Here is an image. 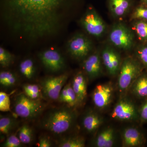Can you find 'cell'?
<instances>
[{"label": "cell", "instance_id": "cell-1", "mask_svg": "<svg viewBox=\"0 0 147 147\" xmlns=\"http://www.w3.org/2000/svg\"><path fill=\"white\" fill-rule=\"evenodd\" d=\"M84 0H0L1 18L11 29L34 39L60 34L70 13Z\"/></svg>", "mask_w": 147, "mask_h": 147}, {"label": "cell", "instance_id": "cell-2", "mask_svg": "<svg viewBox=\"0 0 147 147\" xmlns=\"http://www.w3.org/2000/svg\"><path fill=\"white\" fill-rule=\"evenodd\" d=\"M75 112L71 108L61 107L53 108L45 114L40 122L44 130L55 135H61L70 131L76 120Z\"/></svg>", "mask_w": 147, "mask_h": 147}, {"label": "cell", "instance_id": "cell-3", "mask_svg": "<svg viewBox=\"0 0 147 147\" xmlns=\"http://www.w3.org/2000/svg\"><path fill=\"white\" fill-rule=\"evenodd\" d=\"M144 66L137 58L127 57L122 62L119 71L118 86L120 91H126L143 72Z\"/></svg>", "mask_w": 147, "mask_h": 147}, {"label": "cell", "instance_id": "cell-4", "mask_svg": "<svg viewBox=\"0 0 147 147\" xmlns=\"http://www.w3.org/2000/svg\"><path fill=\"white\" fill-rule=\"evenodd\" d=\"M45 107L41 99H31L24 93L16 96L13 100L14 113L18 117L28 120L38 117L44 111Z\"/></svg>", "mask_w": 147, "mask_h": 147}, {"label": "cell", "instance_id": "cell-5", "mask_svg": "<svg viewBox=\"0 0 147 147\" xmlns=\"http://www.w3.org/2000/svg\"><path fill=\"white\" fill-rule=\"evenodd\" d=\"M135 33L133 30L121 22L113 24L108 34L110 44L123 51L131 50L135 44Z\"/></svg>", "mask_w": 147, "mask_h": 147}, {"label": "cell", "instance_id": "cell-6", "mask_svg": "<svg viewBox=\"0 0 147 147\" xmlns=\"http://www.w3.org/2000/svg\"><path fill=\"white\" fill-rule=\"evenodd\" d=\"M80 24L88 34L96 38L105 35L107 26L93 7L90 5L80 20Z\"/></svg>", "mask_w": 147, "mask_h": 147}, {"label": "cell", "instance_id": "cell-7", "mask_svg": "<svg viewBox=\"0 0 147 147\" xmlns=\"http://www.w3.org/2000/svg\"><path fill=\"white\" fill-rule=\"evenodd\" d=\"M91 40L81 33L76 34L68 40L67 43V51L74 59L83 61L90 54L93 49Z\"/></svg>", "mask_w": 147, "mask_h": 147}, {"label": "cell", "instance_id": "cell-8", "mask_svg": "<svg viewBox=\"0 0 147 147\" xmlns=\"http://www.w3.org/2000/svg\"><path fill=\"white\" fill-rule=\"evenodd\" d=\"M38 57L43 67L50 73L62 72L66 67L64 57L59 50L54 47L41 51Z\"/></svg>", "mask_w": 147, "mask_h": 147}, {"label": "cell", "instance_id": "cell-9", "mask_svg": "<svg viewBox=\"0 0 147 147\" xmlns=\"http://www.w3.org/2000/svg\"><path fill=\"white\" fill-rule=\"evenodd\" d=\"M68 74L64 73L59 76H49L42 79L40 86L43 96L51 100H58L60 94L67 81Z\"/></svg>", "mask_w": 147, "mask_h": 147}, {"label": "cell", "instance_id": "cell-10", "mask_svg": "<svg viewBox=\"0 0 147 147\" xmlns=\"http://www.w3.org/2000/svg\"><path fill=\"white\" fill-rule=\"evenodd\" d=\"M115 48L111 45H106L100 54L102 64L109 74L113 76L119 74L122 62Z\"/></svg>", "mask_w": 147, "mask_h": 147}, {"label": "cell", "instance_id": "cell-11", "mask_svg": "<svg viewBox=\"0 0 147 147\" xmlns=\"http://www.w3.org/2000/svg\"><path fill=\"white\" fill-rule=\"evenodd\" d=\"M112 117L119 121H135L139 119V110L130 100L122 99L115 106Z\"/></svg>", "mask_w": 147, "mask_h": 147}, {"label": "cell", "instance_id": "cell-12", "mask_svg": "<svg viewBox=\"0 0 147 147\" xmlns=\"http://www.w3.org/2000/svg\"><path fill=\"white\" fill-rule=\"evenodd\" d=\"M114 89L110 83L98 84L95 88L92 94L93 102L100 110L109 106L113 99Z\"/></svg>", "mask_w": 147, "mask_h": 147}, {"label": "cell", "instance_id": "cell-13", "mask_svg": "<svg viewBox=\"0 0 147 147\" xmlns=\"http://www.w3.org/2000/svg\"><path fill=\"white\" fill-rule=\"evenodd\" d=\"M102 64L101 55L98 52H95L90 54L83 61L82 67L88 78L93 80L102 74Z\"/></svg>", "mask_w": 147, "mask_h": 147}, {"label": "cell", "instance_id": "cell-14", "mask_svg": "<svg viewBox=\"0 0 147 147\" xmlns=\"http://www.w3.org/2000/svg\"><path fill=\"white\" fill-rule=\"evenodd\" d=\"M106 2L110 14L117 19L127 16L137 5L135 0H106Z\"/></svg>", "mask_w": 147, "mask_h": 147}, {"label": "cell", "instance_id": "cell-15", "mask_svg": "<svg viewBox=\"0 0 147 147\" xmlns=\"http://www.w3.org/2000/svg\"><path fill=\"white\" fill-rule=\"evenodd\" d=\"M123 146H142L145 143L144 136L138 129L133 127L125 128L122 134Z\"/></svg>", "mask_w": 147, "mask_h": 147}, {"label": "cell", "instance_id": "cell-16", "mask_svg": "<svg viewBox=\"0 0 147 147\" xmlns=\"http://www.w3.org/2000/svg\"><path fill=\"white\" fill-rule=\"evenodd\" d=\"M86 75L84 72L80 71L74 77L71 86L77 97V104H84L87 97V83Z\"/></svg>", "mask_w": 147, "mask_h": 147}, {"label": "cell", "instance_id": "cell-17", "mask_svg": "<svg viewBox=\"0 0 147 147\" xmlns=\"http://www.w3.org/2000/svg\"><path fill=\"white\" fill-rule=\"evenodd\" d=\"M103 123V119L93 111L87 112L82 119V126L90 134L95 133Z\"/></svg>", "mask_w": 147, "mask_h": 147}, {"label": "cell", "instance_id": "cell-18", "mask_svg": "<svg viewBox=\"0 0 147 147\" xmlns=\"http://www.w3.org/2000/svg\"><path fill=\"white\" fill-rule=\"evenodd\" d=\"M18 71L22 77L28 80H32L36 76L37 67L33 58L27 57L20 62Z\"/></svg>", "mask_w": 147, "mask_h": 147}, {"label": "cell", "instance_id": "cell-19", "mask_svg": "<svg viewBox=\"0 0 147 147\" xmlns=\"http://www.w3.org/2000/svg\"><path fill=\"white\" fill-rule=\"evenodd\" d=\"M115 141V132L114 129L108 127L98 133L94 141V145L97 147L113 146Z\"/></svg>", "mask_w": 147, "mask_h": 147}, {"label": "cell", "instance_id": "cell-20", "mask_svg": "<svg viewBox=\"0 0 147 147\" xmlns=\"http://www.w3.org/2000/svg\"><path fill=\"white\" fill-rule=\"evenodd\" d=\"M132 94L139 98H147V71L141 74L130 88Z\"/></svg>", "mask_w": 147, "mask_h": 147}, {"label": "cell", "instance_id": "cell-21", "mask_svg": "<svg viewBox=\"0 0 147 147\" xmlns=\"http://www.w3.org/2000/svg\"><path fill=\"white\" fill-rule=\"evenodd\" d=\"M133 30L142 43H147V21L136 20L132 21Z\"/></svg>", "mask_w": 147, "mask_h": 147}, {"label": "cell", "instance_id": "cell-22", "mask_svg": "<svg viewBox=\"0 0 147 147\" xmlns=\"http://www.w3.org/2000/svg\"><path fill=\"white\" fill-rule=\"evenodd\" d=\"M17 122L15 119L9 116H1L0 118L1 133L6 136H9L16 127Z\"/></svg>", "mask_w": 147, "mask_h": 147}, {"label": "cell", "instance_id": "cell-23", "mask_svg": "<svg viewBox=\"0 0 147 147\" xmlns=\"http://www.w3.org/2000/svg\"><path fill=\"white\" fill-rule=\"evenodd\" d=\"M58 145L60 147H84L85 146V140L80 136L65 137L59 142Z\"/></svg>", "mask_w": 147, "mask_h": 147}, {"label": "cell", "instance_id": "cell-24", "mask_svg": "<svg viewBox=\"0 0 147 147\" xmlns=\"http://www.w3.org/2000/svg\"><path fill=\"white\" fill-rule=\"evenodd\" d=\"M18 79L15 74L9 71H3L0 73V84L5 88H11L15 86Z\"/></svg>", "mask_w": 147, "mask_h": 147}, {"label": "cell", "instance_id": "cell-25", "mask_svg": "<svg viewBox=\"0 0 147 147\" xmlns=\"http://www.w3.org/2000/svg\"><path fill=\"white\" fill-rule=\"evenodd\" d=\"M18 137L24 144H31L34 139L32 129L26 124L23 125L18 130Z\"/></svg>", "mask_w": 147, "mask_h": 147}, {"label": "cell", "instance_id": "cell-26", "mask_svg": "<svg viewBox=\"0 0 147 147\" xmlns=\"http://www.w3.org/2000/svg\"><path fill=\"white\" fill-rule=\"evenodd\" d=\"M130 21L143 20L147 21V7L139 3L137 5L131 12Z\"/></svg>", "mask_w": 147, "mask_h": 147}, {"label": "cell", "instance_id": "cell-27", "mask_svg": "<svg viewBox=\"0 0 147 147\" xmlns=\"http://www.w3.org/2000/svg\"><path fill=\"white\" fill-rule=\"evenodd\" d=\"M14 57L2 46L0 47V65L3 68L10 66L14 61Z\"/></svg>", "mask_w": 147, "mask_h": 147}, {"label": "cell", "instance_id": "cell-28", "mask_svg": "<svg viewBox=\"0 0 147 147\" xmlns=\"http://www.w3.org/2000/svg\"><path fill=\"white\" fill-rule=\"evenodd\" d=\"M135 55L147 71V43H141L139 45L136 49Z\"/></svg>", "mask_w": 147, "mask_h": 147}, {"label": "cell", "instance_id": "cell-29", "mask_svg": "<svg viewBox=\"0 0 147 147\" xmlns=\"http://www.w3.org/2000/svg\"><path fill=\"white\" fill-rule=\"evenodd\" d=\"M24 144L20 141L18 137L15 134H11L8 136L7 139L1 145L3 147H19Z\"/></svg>", "mask_w": 147, "mask_h": 147}, {"label": "cell", "instance_id": "cell-30", "mask_svg": "<svg viewBox=\"0 0 147 147\" xmlns=\"http://www.w3.org/2000/svg\"><path fill=\"white\" fill-rule=\"evenodd\" d=\"M0 110L2 112H8L10 110L9 96L3 92H0Z\"/></svg>", "mask_w": 147, "mask_h": 147}, {"label": "cell", "instance_id": "cell-31", "mask_svg": "<svg viewBox=\"0 0 147 147\" xmlns=\"http://www.w3.org/2000/svg\"><path fill=\"white\" fill-rule=\"evenodd\" d=\"M66 86L67 87L68 95L67 103L70 107H74L77 105V97L76 94L72 88L71 83H69L68 84L66 85Z\"/></svg>", "mask_w": 147, "mask_h": 147}, {"label": "cell", "instance_id": "cell-32", "mask_svg": "<svg viewBox=\"0 0 147 147\" xmlns=\"http://www.w3.org/2000/svg\"><path fill=\"white\" fill-rule=\"evenodd\" d=\"M139 119L142 123L147 122V98L142 103L139 110Z\"/></svg>", "mask_w": 147, "mask_h": 147}, {"label": "cell", "instance_id": "cell-33", "mask_svg": "<svg viewBox=\"0 0 147 147\" xmlns=\"http://www.w3.org/2000/svg\"><path fill=\"white\" fill-rule=\"evenodd\" d=\"M23 88L24 93L28 92L42 93L40 86L36 84H26L23 86Z\"/></svg>", "mask_w": 147, "mask_h": 147}, {"label": "cell", "instance_id": "cell-34", "mask_svg": "<svg viewBox=\"0 0 147 147\" xmlns=\"http://www.w3.org/2000/svg\"><path fill=\"white\" fill-rule=\"evenodd\" d=\"M37 145L39 147H50L53 146V143L48 137L42 136L39 137Z\"/></svg>", "mask_w": 147, "mask_h": 147}, {"label": "cell", "instance_id": "cell-35", "mask_svg": "<svg viewBox=\"0 0 147 147\" xmlns=\"http://www.w3.org/2000/svg\"><path fill=\"white\" fill-rule=\"evenodd\" d=\"M67 98H68V95H67V89L66 86L65 85V86L61 91L58 100L60 102H66L67 103Z\"/></svg>", "mask_w": 147, "mask_h": 147}, {"label": "cell", "instance_id": "cell-36", "mask_svg": "<svg viewBox=\"0 0 147 147\" xmlns=\"http://www.w3.org/2000/svg\"><path fill=\"white\" fill-rule=\"evenodd\" d=\"M28 97L32 99H41V98L43 96L42 93L28 92L24 93Z\"/></svg>", "mask_w": 147, "mask_h": 147}, {"label": "cell", "instance_id": "cell-37", "mask_svg": "<svg viewBox=\"0 0 147 147\" xmlns=\"http://www.w3.org/2000/svg\"><path fill=\"white\" fill-rule=\"evenodd\" d=\"M139 3L147 7V0H140Z\"/></svg>", "mask_w": 147, "mask_h": 147}]
</instances>
